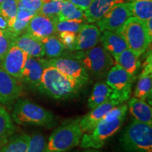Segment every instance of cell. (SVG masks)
Segmentation results:
<instances>
[{
  "label": "cell",
  "mask_w": 152,
  "mask_h": 152,
  "mask_svg": "<svg viewBox=\"0 0 152 152\" xmlns=\"http://www.w3.org/2000/svg\"><path fill=\"white\" fill-rule=\"evenodd\" d=\"M13 106L11 118L18 125H35L51 128L56 122L52 111L30 100L18 99Z\"/></svg>",
  "instance_id": "277c9868"
},
{
  "label": "cell",
  "mask_w": 152,
  "mask_h": 152,
  "mask_svg": "<svg viewBox=\"0 0 152 152\" xmlns=\"http://www.w3.org/2000/svg\"><path fill=\"white\" fill-rule=\"evenodd\" d=\"M120 142L125 152H152V125L134 119L123 131Z\"/></svg>",
  "instance_id": "5b68a950"
},
{
  "label": "cell",
  "mask_w": 152,
  "mask_h": 152,
  "mask_svg": "<svg viewBox=\"0 0 152 152\" xmlns=\"http://www.w3.org/2000/svg\"><path fill=\"white\" fill-rule=\"evenodd\" d=\"M28 56L27 53L13 45L0 61V68L15 78L20 80Z\"/></svg>",
  "instance_id": "4fadbf2b"
},
{
  "label": "cell",
  "mask_w": 152,
  "mask_h": 152,
  "mask_svg": "<svg viewBox=\"0 0 152 152\" xmlns=\"http://www.w3.org/2000/svg\"><path fill=\"white\" fill-rule=\"evenodd\" d=\"M120 104L121 103L118 101L111 99L91 109L88 113L80 119L79 125L83 132L85 133L92 130L95 125L112 109Z\"/></svg>",
  "instance_id": "9a60e30c"
},
{
  "label": "cell",
  "mask_w": 152,
  "mask_h": 152,
  "mask_svg": "<svg viewBox=\"0 0 152 152\" xmlns=\"http://www.w3.org/2000/svg\"><path fill=\"white\" fill-rule=\"evenodd\" d=\"M19 0H4L0 4V15L2 16L11 27L16 18Z\"/></svg>",
  "instance_id": "f1b7e54d"
},
{
  "label": "cell",
  "mask_w": 152,
  "mask_h": 152,
  "mask_svg": "<svg viewBox=\"0 0 152 152\" xmlns=\"http://www.w3.org/2000/svg\"><path fill=\"white\" fill-rule=\"evenodd\" d=\"M36 14L33 11H31L28 9H25L24 7H21L20 5L18 4V11H17L16 18L19 20H25V21L29 22L33 17L35 16Z\"/></svg>",
  "instance_id": "8d00e7d4"
},
{
  "label": "cell",
  "mask_w": 152,
  "mask_h": 152,
  "mask_svg": "<svg viewBox=\"0 0 152 152\" xmlns=\"http://www.w3.org/2000/svg\"><path fill=\"white\" fill-rule=\"evenodd\" d=\"M86 23H87L86 18L58 21L56 24L57 34L64 31L73 32L77 34Z\"/></svg>",
  "instance_id": "f546056e"
},
{
  "label": "cell",
  "mask_w": 152,
  "mask_h": 152,
  "mask_svg": "<svg viewBox=\"0 0 152 152\" xmlns=\"http://www.w3.org/2000/svg\"><path fill=\"white\" fill-rule=\"evenodd\" d=\"M14 45L22 49L28 56L43 58L45 56L43 46L40 39L28 33H23L15 38Z\"/></svg>",
  "instance_id": "d6986e66"
},
{
  "label": "cell",
  "mask_w": 152,
  "mask_h": 152,
  "mask_svg": "<svg viewBox=\"0 0 152 152\" xmlns=\"http://www.w3.org/2000/svg\"><path fill=\"white\" fill-rule=\"evenodd\" d=\"M83 152H101V151H99L98 149H87Z\"/></svg>",
  "instance_id": "60d3db41"
},
{
  "label": "cell",
  "mask_w": 152,
  "mask_h": 152,
  "mask_svg": "<svg viewBox=\"0 0 152 152\" xmlns=\"http://www.w3.org/2000/svg\"><path fill=\"white\" fill-rule=\"evenodd\" d=\"M30 135L26 133L12 134L0 148V152H26Z\"/></svg>",
  "instance_id": "cb8c5ba5"
},
{
  "label": "cell",
  "mask_w": 152,
  "mask_h": 152,
  "mask_svg": "<svg viewBox=\"0 0 152 152\" xmlns=\"http://www.w3.org/2000/svg\"><path fill=\"white\" fill-rule=\"evenodd\" d=\"M82 18H85L84 11L76 7L71 1L63 0L61 9L58 14V21Z\"/></svg>",
  "instance_id": "83f0119b"
},
{
  "label": "cell",
  "mask_w": 152,
  "mask_h": 152,
  "mask_svg": "<svg viewBox=\"0 0 152 152\" xmlns=\"http://www.w3.org/2000/svg\"><path fill=\"white\" fill-rule=\"evenodd\" d=\"M111 99L117 100L121 104H123L119 94L115 91L112 90L104 82H98L94 85L87 103L89 108L92 109Z\"/></svg>",
  "instance_id": "e0dca14e"
},
{
  "label": "cell",
  "mask_w": 152,
  "mask_h": 152,
  "mask_svg": "<svg viewBox=\"0 0 152 152\" xmlns=\"http://www.w3.org/2000/svg\"><path fill=\"white\" fill-rule=\"evenodd\" d=\"M0 148H1V146H0Z\"/></svg>",
  "instance_id": "f6af8a7d"
},
{
  "label": "cell",
  "mask_w": 152,
  "mask_h": 152,
  "mask_svg": "<svg viewBox=\"0 0 152 152\" xmlns=\"http://www.w3.org/2000/svg\"><path fill=\"white\" fill-rule=\"evenodd\" d=\"M47 61L82 87L88 84L90 80V76L83 65L71 56L62 55L58 58H47Z\"/></svg>",
  "instance_id": "ba28073f"
},
{
  "label": "cell",
  "mask_w": 152,
  "mask_h": 152,
  "mask_svg": "<svg viewBox=\"0 0 152 152\" xmlns=\"http://www.w3.org/2000/svg\"><path fill=\"white\" fill-rule=\"evenodd\" d=\"M4 1V0H0V4H1V2H3Z\"/></svg>",
  "instance_id": "ee69618b"
},
{
  "label": "cell",
  "mask_w": 152,
  "mask_h": 152,
  "mask_svg": "<svg viewBox=\"0 0 152 152\" xmlns=\"http://www.w3.org/2000/svg\"><path fill=\"white\" fill-rule=\"evenodd\" d=\"M58 21V19L56 17L36 14L28 23L26 33L39 39L57 35L56 24Z\"/></svg>",
  "instance_id": "7c38bea8"
},
{
  "label": "cell",
  "mask_w": 152,
  "mask_h": 152,
  "mask_svg": "<svg viewBox=\"0 0 152 152\" xmlns=\"http://www.w3.org/2000/svg\"><path fill=\"white\" fill-rule=\"evenodd\" d=\"M22 93L18 79L0 68V104L11 109Z\"/></svg>",
  "instance_id": "8fae6325"
},
{
  "label": "cell",
  "mask_w": 152,
  "mask_h": 152,
  "mask_svg": "<svg viewBox=\"0 0 152 152\" xmlns=\"http://www.w3.org/2000/svg\"><path fill=\"white\" fill-rule=\"evenodd\" d=\"M45 66V58L28 56L20 80L30 88L37 90Z\"/></svg>",
  "instance_id": "5bb4252c"
},
{
  "label": "cell",
  "mask_w": 152,
  "mask_h": 152,
  "mask_svg": "<svg viewBox=\"0 0 152 152\" xmlns=\"http://www.w3.org/2000/svg\"><path fill=\"white\" fill-rule=\"evenodd\" d=\"M67 1H71L73 4H75L76 7H77L82 10L85 11V9L88 8L92 0H67Z\"/></svg>",
  "instance_id": "74e56055"
},
{
  "label": "cell",
  "mask_w": 152,
  "mask_h": 152,
  "mask_svg": "<svg viewBox=\"0 0 152 152\" xmlns=\"http://www.w3.org/2000/svg\"><path fill=\"white\" fill-rule=\"evenodd\" d=\"M80 119L66 121L58 126L49 137L46 152H67L80 145L83 134Z\"/></svg>",
  "instance_id": "8992f818"
},
{
  "label": "cell",
  "mask_w": 152,
  "mask_h": 152,
  "mask_svg": "<svg viewBox=\"0 0 152 152\" xmlns=\"http://www.w3.org/2000/svg\"><path fill=\"white\" fill-rule=\"evenodd\" d=\"M76 35L77 34L73 32L64 31L58 33V37L64 45V48L67 51H73L75 46Z\"/></svg>",
  "instance_id": "836d02e7"
},
{
  "label": "cell",
  "mask_w": 152,
  "mask_h": 152,
  "mask_svg": "<svg viewBox=\"0 0 152 152\" xmlns=\"http://www.w3.org/2000/svg\"><path fill=\"white\" fill-rule=\"evenodd\" d=\"M124 2L121 0H92L88 8L84 11L87 22L94 23L103 18L106 13L117 4Z\"/></svg>",
  "instance_id": "44dd1931"
},
{
  "label": "cell",
  "mask_w": 152,
  "mask_h": 152,
  "mask_svg": "<svg viewBox=\"0 0 152 152\" xmlns=\"http://www.w3.org/2000/svg\"><path fill=\"white\" fill-rule=\"evenodd\" d=\"M151 54L147 57L144 70L139 76L138 83L134 90V97L146 101L151 96L152 91V67Z\"/></svg>",
  "instance_id": "ac0fdd59"
},
{
  "label": "cell",
  "mask_w": 152,
  "mask_h": 152,
  "mask_svg": "<svg viewBox=\"0 0 152 152\" xmlns=\"http://www.w3.org/2000/svg\"><path fill=\"white\" fill-rule=\"evenodd\" d=\"M28 23H29L28 21L19 20V19L16 18V20H15L12 26H11V27L8 28V29L10 30V31L12 32L15 35L18 36L20 35V34L23 33L25 30H26Z\"/></svg>",
  "instance_id": "d590c367"
},
{
  "label": "cell",
  "mask_w": 152,
  "mask_h": 152,
  "mask_svg": "<svg viewBox=\"0 0 152 152\" xmlns=\"http://www.w3.org/2000/svg\"><path fill=\"white\" fill-rule=\"evenodd\" d=\"M116 64L128 72L132 77L136 78L139 71H140V56L136 54L130 49H127L114 57Z\"/></svg>",
  "instance_id": "603a6c76"
},
{
  "label": "cell",
  "mask_w": 152,
  "mask_h": 152,
  "mask_svg": "<svg viewBox=\"0 0 152 152\" xmlns=\"http://www.w3.org/2000/svg\"><path fill=\"white\" fill-rule=\"evenodd\" d=\"M46 139L41 133H34L30 136L26 152H46Z\"/></svg>",
  "instance_id": "1f68e13d"
},
{
  "label": "cell",
  "mask_w": 152,
  "mask_h": 152,
  "mask_svg": "<svg viewBox=\"0 0 152 152\" xmlns=\"http://www.w3.org/2000/svg\"><path fill=\"white\" fill-rule=\"evenodd\" d=\"M130 17H132V14L130 2H121L112 7L103 18L96 21V26L101 32H116Z\"/></svg>",
  "instance_id": "9c48e42d"
},
{
  "label": "cell",
  "mask_w": 152,
  "mask_h": 152,
  "mask_svg": "<svg viewBox=\"0 0 152 152\" xmlns=\"http://www.w3.org/2000/svg\"><path fill=\"white\" fill-rule=\"evenodd\" d=\"M63 55L78 61L89 75L96 78L106 77L114 64L111 55L103 47L97 45L84 51H68L66 55Z\"/></svg>",
  "instance_id": "3957f363"
},
{
  "label": "cell",
  "mask_w": 152,
  "mask_h": 152,
  "mask_svg": "<svg viewBox=\"0 0 152 152\" xmlns=\"http://www.w3.org/2000/svg\"><path fill=\"white\" fill-rule=\"evenodd\" d=\"M122 1H137V0H121Z\"/></svg>",
  "instance_id": "7bdbcfd3"
},
{
  "label": "cell",
  "mask_w": 152,
  "mask_h": 152,
  "mask_svg": "<svg viewBox=\"0 0 152 152\" xmlns=\"http://www.w3.org/2000/svg\"><path fill=\"white\" fill-rule=\"evenodd\" d=\"M18 4L28 10L37 14L42 6V0H19Z\"/></svg>",
  "instance_id": "e575fe53"
},
{
  "label": "cell",
  "mask_w": 152,
  "mask_h": 152,
  "mask_svg": "<svg viewBox=\"0 0 152 152\" xmlns=\"http://www.w3.org/2000/svg\"><path fill=\"white\" fill-rule=\"evenodd\" d=\"M42 44L45 56L48 59L58 58L64 52L65 48L57 35H53L40 39Z\"/></svg>",
  "instance_id": "d4e9b609"
},
{
  "label": "cell",
  "mask_w": 152,
  "mask_h": 152,
  "mask_svg": "<svg viewBox=\"0 0 152 152\" xmlns=\"http://www.w3.org/2000/svg\"><path fill=\"white\" fill-rule=\"evenodd\" d=\"M100 42L102 46L111 55L115 57L117 55L128 49L124 37L115 32L105 30L101 34Z\"/></svg>",
  "instance_id": "ffe728a7"
},
{
  "label": "cell",
  "mask_w": 152,
  "mask_h": 152,
  "mask_svg": "<svg viewBox=\"0 0 152 152\" xmlns=\"http://www.w3.org/2000/svg\"><path fill=\"white\" fill-rule=\"evenodd\" d=\"M128 109L134 120L140 123L152 125L151 106L145 101L135 97L131 98L128 102Z\"/></svg>",
  "instance_id": "7402d4cb"
},
{
  "label": "cell",
  "mask_w": 152,
  "mask_h": 152,
  "mask_svg": "<svg viewBox=\"0 0 152 152\" xmlns=\"http://www.w3.org/2000/svg\"><path fill=\"white\" fill-rule=\"evenodd\" d=\"M8 28V24H7V20L2 16L0 15V29L5 30Z\"/></svg>",
  "instance_id": "ab89813d"
},
{
  "label": "cell",
  "mask_w": 152,
  "mask_h": 152,
  "mask_svg": "<svg viewBox=\"0 0 152 152\" xmlns=\"http://www.w3.org/2000/svg\"><path fill=\"white\" fill-rule=\"evenodd\" d=\"M115 33L124 37L128 49L140 56L146 52L152 39L148 33L146 22L130 17Z\"/></svg>",
  "instance_id": "52a82bcc"
},
{
  "label": "cell",
  "mask_w": 152,
  "mask_h": 152,
  "mask_svg": "<svg viewBox=\"0 0 152 152\" xmlns=\"http://www.w3.org/2000/svg\"><path fill=\"white\" fill-rule=\"evenodd\" d=\"M105 83L119 94L123 102L129 100L133 82L135 79L121 66L115 64L110 68L106 75Z\"/></svg>",
  "instance_id": "30bf717a"
},
{
  "label": "cell",
  "mask_w": 152,
  "mask_h": 152,
  "mask_svg": "<svg viewBox=\"0 0 152 152\" xmlns=\"http://www.w3.org/2000/svg\"><path fill=\"white\" fill-rule=\"evenodd\" d=\"M15 127L13 119L7 110L0 106V146H2L14 134Z\"/></svg>",
  "instance_id": "484cf974"
},
{
  "label": "cell",
  "mask_w": 152,
  "mask_h": 152,
  "mask_svg": "<svg viewBox=\"0 0 152 152\" xmlns=\"http://www.w3.org/2000/svg\"><path fill=\"white\" fill-rule=\"evenodd\" d=\"M146 26H147V31L148 33H149V37L152 39V19L150 18L149 20H146Z\"/></svg>",
  "instance_id": "f35d334b"
},
{
  "label": "cell",
  "mask_w": 152,
  "mask_h": 152,
  "mask_svg": "<svg viewBox=\"0 0 152 152\" xmlns=\"http://www.w3.org/2000/svg\"><path fill=\"white\" fill-rule=\"evenodd\" d=\"M100 37L101 31L97 26L85 24L76 35L73 51H84L96 46L100 42Z\"/></svg>",
  "instance_id": "2e32d148"
},
{
  "label": "cell",
  "mask_w": 152,
  "mask_h": 152,
  "mask_svg": "<svg viewBox=\"0 0 152 152\" xmlns=\"http://www.w3.org/2000/svg\"><path fill=\"white\" fill-rule=\"evenodd\" d=\"M63 0H52L50 2L42 6L40 10L37 14H41L50 17H56L59 14L62 7Z\"/></svg>",
  "instance_id": "d6a6232c"
},
{
  "label": "cell",
  "mask_w": 152,
  "mask_h": 152,
  "mask_svg": "<svg viewBox=\"0 0 152 152\" xmlns=\"http://www.w3.org/2000/svg\"><path fill=\"white\" fill-rule=\"evenodd\" d=\"M132 17L146 21L152 18V0L130 1Z\"/></svg>",
  "instance_id": "4316f807"
},
{
  "label": "cell",
  "mask_w": 152,
  "mask_h": 152,
  "mask_svg": "<svg viewBox=\"0 0 152 152\" xmlns=\"http://www.w3.org/2000/svg\"><path fill=\"white\" fill-rule=\"evenodd\" d=\"M128 111L125 104L112 109L92 130L83 133L80 145L84 149H99L118 132L124 123Z\"/></svg>",
  "instance_id": "6da1fadb"
},
{
  "label": "cell",
  "mask_w": 152,
  "mask_h": 152,
  "mask_svg": "<svg viewBox=\"0 0 152 152\" xmlns=\"http://www.w3.org/2000/svg\"><path fill=\"white\" fill-rule=\"evenodd\" d=\"M51 1H52V0H42V5H43L45 4L50 2Z\"/></svg>",
  "instance_id": "b9f144b4"
},
{
  "label": "cell",
  "mask_w": 152,
  "mask_h": 152,
  "mask_svg": "<svg viewBox=\"0 0 152 152\" xmlns=\"http://www.w3.org/2000/svg\"><path fill=\"white\" fill-rule=\"evenodd\" d=\"M17 37L8 28L5 30L0 29V61L14 45L15 38Z\"/></svg>",
  "instance_id": "4dcf8cb0"
},
{
  "label": "cell",
  "mask_w": 152,
  "mask_h": 152,
  "mask_svg": "<svg viewBox=\"0 0 152 152\" xmlns=\"http://www.w3.org/2000/svg\"><path fill=\"white\" fill-rule=\"evenodd\" d=\"M80 85L64 75L45 58V66L37 90L56 100L73 98L79 94Z\"/></svg>",
  "instance_id": "7a4b0ae2"
}]
</instances>
